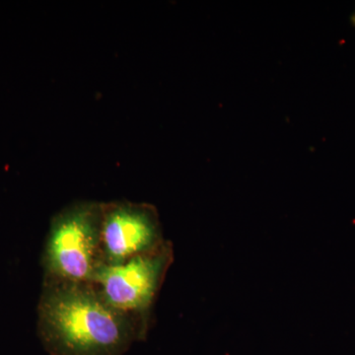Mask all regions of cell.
Instances as JSON below:
<instances>
[{
  "label": "cell",
  "mask_w": 355,
  "mask_h": 355,
  "mask_svg": "<svg viewBox=\"0 0 355 355\" xmlns=\"http://www.w3.org/2000/svg\"><path fill=\"white\" fill-rule=\"evenodd\" d=\"M166 241L158 210L146 202H101L103 266H116L157 249Z\"/></svg>",
  "instance_id": "cell-4"
},
{
  "label": "cell",
  "mask_w": 355,
  "mask_h": 355,
  "mask_svg": "<svg viewBox=\"0 0 355 355\" xmlns=\"http://www.w3.org/2000/svg\"><path fill=\"white\" fill-rule=\"evenodd\" d=\"M101 202H76L51 219L44 243V284H92L103 266Z\"/></svg>",
  "instance_id": "cell-2"
},
{
  "label": "cell",
  "mask_w": 355,
  "mask_h": 355,
  "mask_svg": "<svg viewBox=\"0 0 355 355\" xmlns=\"http://www.w3.org/2000/svg\"><path fill=\"white\" fill-rule=\"evenodd\" d=\"M174 261V248L166 241L157 249L116 266H102L92 284L110 305L150 330L153 307Z\"/></svg>",
  "instance_id": "cell-3"
},
{
  "label": "cell",
  "mask_w": 355,
  "mask_h": 355,
  "mask_svg": "<svg viewBox=\"0 0 355 355\" xmlns=\"http://www.w3.org/2000/svg\"><path fill=\"white\" fill-rule=\"evenodd\" d=\"M38 314L40 338L50 355H123L149 331L92 284H44Z\"/></svg>",
  "instance_id": "cell-1"
}]
</instances>
